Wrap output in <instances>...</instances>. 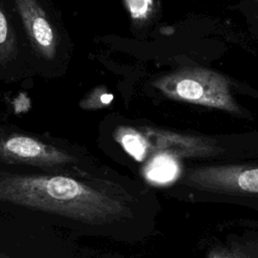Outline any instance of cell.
Segmentation results:
<instances>
[{
  "label": "cell",
  "mask_w": 258,
  "mask_h": 258,
  "mask_svg": "<svg viewBox=\"0 0 258 258\" xmlns=\"http://www.w3.org/2000/svg\"><path fill=\"white\" fill-rule=\"evenodd\" d=\"M32 47L42 57L51 59L56 52V35L44 10L36 0H14Z\"/></svg>",
  "instance_id": "5b68a950"
},
{
  "label": "cell",
  "mask_w": 258,
  "mask_h": 258,
  "mask_svg": "<svg viewBox=\"0 0 258 258\" xmlns=\"http://www.w3.org/2000/svg\"><path fill=\"white\" fill-rule=\"evenodd\" d=\"M126 2L135 19L146 18L152 6V0H126Z\"/></svg>",
  "instance_id": "30bf717a"
},
{
  "label": "cell",
  "mask_w": 258,
  "mask_h": 258,
  "mask_svg": "<svg viewBox=\"0 0 258 258\" xmlns=\"http://www.w3.org/2000/svg\"><path fill=\"white\" fill-rule=\"evenodd\" d=\"M190 183L196 186L227 191L258 194V166H207L189 172Z\"/></svg>",
  "instance_id": "277c9868"
},
{
  "label": "cell",
  "mask_w": 258,
  "mask_h": 258,
  "mask_svg": "<svg viewBox=\"0 0 258 258\" xmlns=\"http://www.w3.org/2000/svg\"><path fill=\"white\" fill-rule=\"evenodd\" d=\"M116 139L124 150L137 161H142L146 157L151 146L145 134L131 128L119 129L116 134Z\"/></svg>",
  "instance_id": "ba28073f"
},
{
  "label": "cell",
  "mask_w": 258,
  "mask_h": 258,
  "mask_svg": "<svg viewBox=\"0 0 258 258\" xmlns=\"http://www.w3.org/2000/svg\"><path fill=\"white\" fill-rule=\"evenodd\" d=\"M166 97L179 102L242 115L227 78L213 70L192 67L168 74L154 83Z\"/></svg>",
  "instance_id": "7a4b0ae2"
},
{
  "label": "cell",
  "mask_w": 258,
  "mask_h": 258,
  "mask_svg": "<svg viewBox=\"0 0 258 258\" xmlns=\"http://www.w3.org/2000/svg\"><path fill=\"white\" fill-rule=\"evenodd\" d=\"M75 161L68 152L31 136L17 133L0 136V162L49 168Z\"/></svg>",
  "instance_id": "3957f363"
},
{
  "label": "cell",
  "mask_w": 258,
  "mask_h": 258,
  "mask_svg": "<svg viewBox=\"0 0 258 258\" xmlns=\"http://www.w3.org/2000/svg\"><path fill=\"white\" fill-rule=\"evenodd\" d=\"M0 203L34 209L90 225H108L129 216L125 194L101 182L62 174L0 171Z\"/></svg>",
  "instance_id": "6da1fadb"
},
{
  "label": "cell",
  "mask_w": 258,
  "mask_h": 258,
  "mask_svg": "<svg viewBox=\"0 0 258 258\" xmlns=\"http://www.w3.org/2000/svg\"><path fill=\"white\" fill-rule=\"evenodd\" d=\"M145 136L151 146L175 155H205L216 150L212 141L171 131L145 128Z\"/></svg>",
  "instance_id": "8992f818"
},
{
  "label": "cell",
  "mask_w": 258,
  "mask_h": 258,
  "mask_svg": "<svg viewBox=\"0 0 258 258\" xmlns=\"http://www.w3.org/2000/svg\"><path fill=\"white\" fill-rule=\"evenodd\" d=\"M179 173L175 156L166 151L154 155L144 167L145 178L155 184H166L174 180Z\"/></svg>",
  "instance_id": "52a82bcc"
},
{
  "label": "cell",
  "mask_w": 258,
  "mask_h": 258,
  "mask_svg": "<svg viewBox=\"0 0 258 258\" xmlns=\"http://www.w3.org/2000/svg\"><path fill=\"white\" fill-rule=\"evenodd\" d=\"M17 53L16 36L0 1V64L4 66L15 58Z\"/></svg>",
  "instance_id": "9c48e42d"
}]
</instances>
